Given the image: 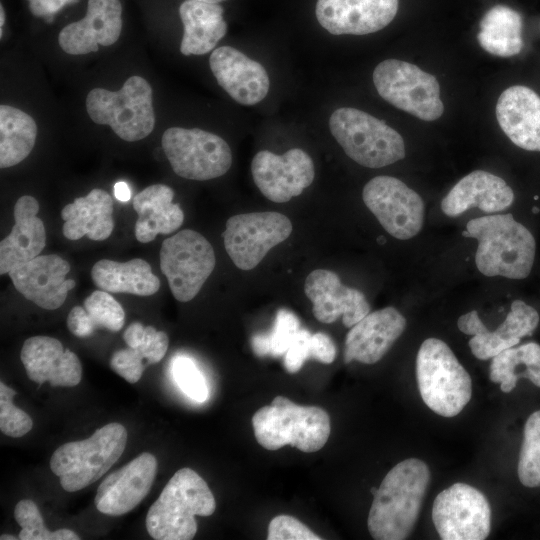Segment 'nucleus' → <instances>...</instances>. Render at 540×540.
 Here are the masks:
<instances>
[{"instance_id": "nucleus-32", "label": "nucleus", "mask_w": 540, "mask_h": 540, "mask_svg": "<svg viewBox=\"0 0 540 540\" xmlns=\"http://www.w3.org/2000/svg\"><path fill=\"white\" fill-rule=\"evenodd\" d=\"M521 31L520 14L508 6L496 5L482 17L477 39L480 46L490 54L510 57L523 48Z\"/></svg>"}, {"instance_id": "nucleus-26", "label": "nucleus", "mask_w": 540, "mask_h": 540, "mask_svg": "<svg viewBox=\"0 0 540 540\" xmlns=\"http://www.w3.org/2000/svg\"><path fill=\"white\" fill-rule=\"evenodd\" d=\"M513 201L514 193L502 178L476 170L454 185L441 201V209L449 217L459 216L472 207L494 213L507 209Z\"/></svg>"}, {"instance_id": "nucleus-44", "label": "nucleus", "mask_w": 540, "mask_h": 540, "mask_svg": "<svg viewBox=\"0 0 540 540\" xmlns=\"http://www.w3.org/2000/svg\"><path fill=\"white\" fill-rule=\"evenodd\" d=\"M336 357V347L333 340L325 333L312 334L310 342V358L324 364H330Z\"/></svg>"}, {"instance_id": "nucleus-10", "label": "nucleus", "mask_w": 540, "mask_h": 540, "mask_svg": "<svg viewBox=\"0 0 540 540\" xmlns=\"http://www.w3.org/2000/svg\"><path fill=\"white\" fill-rule=\"evenodd\" d=\"M162 148L173 171L190 180L220 177L232 164V153L227 142L216 134L198 128H168L162 135Z\"/></svg>"}, {"instance_id": "nucleus-27", "label": "nucleus", "mask_w": 540, "mask_h": 540, "mask_svg": "<svg viewBox=\"0 0 540 540\" xmlns=\"http://www.w3.org/2000/svg\"><path fill=\"white\" fill-rule=\"evenodd\" d=\"M36 198L24 195L14 206L15 223L11 232L0 243V274L39 256L45 247L46 234L42 220L37 216Z\"/></svg>"}, {"instance_id": "nucleus-33", "label": "nucleus", "mask_w": 540, "mask_h": 540, "mask_svg": "<svg viewBox=\"0 0 540 540\" xmlns=\"http://www.w3.org/2000/svg\"><path fill=\"white\" fill-rule=\"evenodd\" d=\"M36 137L37 125L30 115L12 106H0L1 168L23 161L32 151Z\"/></svg>"}, {"instance_id": "nucleus-23", "label": "nucleus", "mask_w": 540, "mask_h": 540, "mask_svg": "<svg viewBox=\"0 0 540 540\" xmlns=\"http://www.w3.org/2000/svg\"><path fill=\"white\" fill-rule=\"evenodd\" d=\"M405 317L394 307L369 312L346 335L344 361L364 364L378 362L401 336Z\"/></svg>"}, {"instance_id": "nucleus-19", "label": "nucleus", "mask_w": 540, "mask_h": 540, "mask_svg": "<svg viewBox=\"0 0 540 540\" xmlns=\"http://www.w3.org/2000/svg\"><path fill=\"white\" fill-rule=\"evenodd\" d=\"M156 472V457L141 453L101 482L94 500L97 510L111 516L130 512L149 493Z\"/></svg>"}, {"instance_id": "nucleus-41", "label": "nucleus", "mask_w": 540, "mask_h": 540, "mask_svg": "<svg viewBox=\"0 0 540 540\" xmlns=\"http://www.w3.org/2000/svg\"><path fill=\"white\" fill-rule=\"evenodd\" d=\"M172 374L179 388L189 398L197 402L207 399L208 388L205 378L191 359L176 358L172 364Z\"/></svg>"}, {"instance_id": "nucleus-12", "label": "nucleus", "mask_w": 540, "mask_h": 540, "mask_svg": "<svg viewBox=\"0 0 540 540\" xmlns=\"http://www.w3.org/2000/svg\"><path fill=\"white\" fill-rule=\"evenodd\" d=\"M293 230L290 219L279 212L237 214L226 222L222 233L226 252L241 270L255 268Z\"/></svg>"}, {"instance_id": "nucleus-20", "label": "nucleus", "mask_w": 540, "mask_h": 540, "mask_svg": "<svg viewBox=\"0 0 540 540\" xmlns=\"http://www.w3.org/2000/svg\"><path fill=\"white\" fill-rule=\"evenodd\" d=\"M398 5V0H317L315 15L333 35H365L391 23Z\"/></svg>"}, {"instance_id": "nucleus-43", "label": "nucleus", "mask_w": 540, "mask_h": 540, "mask_svg": "<svg viewBox=\"0 0 540 540\" xmlns=\"http://www.w3.org/2000/svg\"><path fill=\"white\" fill-rule=\"evenodd\" d=\"M312 334L300 328L292 343L284 354V366L287 372L297 373L304 362L310 358V342Z\"/></svg>"}, {"instance_id": "nucleus-8", "label": "nucleus", "mask_w": 540, "mask_h": 540, "mask_svg": "<svg viewBox=\"0 0 540 540\" xmlns=\"http://www.w3.org/2000/svg\"><path fill=\"white\" fill-rule=\"evenodd\" d=\"M152 88L141 76L129 77L118 91L91 90L86 110L97 124L108 125L121 139L129 142L147 137L154 129Z\"/></svg>"}, {"instance_id": "nucleus-45", "label": "nucleus", "mask_w": 540, "mask_h": 540, "mask_svg": "<svg viewBox=\"0 0 540 540\" xmlns=\"http://www.w3.org/2000/svg\"><path fill=\"white\" fill-rule=\"evenodd\" d=\"M69 331L80 338L88 337L96 330L90 316L83 306H75L67 316Z\"/></svg>"}, {"instance_id": "nucleus-5", "label": "nucleus", "mask_w": 540, "mask_h": 540, "mask_svg": "<svg viewBox=\"0 0 540 540\" xmlns=\"http://www.w3.org/2000/svg\"><path fill=\"white\" fill-rule=\"evenodd\" d=\"M416 378L423 402L444 417L458 415L472 396L469 373L442 340H424L416 357Z\"/></svg>"}, {"instance_id": "nucleus-36", "label": "nucleus", "mask_w": 540, "mask_h": 540, "mask_svg": "<svg viewBox=\"0 0 540 540\" xmlns=\"http://www.w3.org/2000/svg\"><path fill=\"white\" fill-rule=\"evenodd\" d=\"M299 329L298 317L288 309H279L273 328L268 333L256 334L252 337L253 352L259 357L284 355Z\"/></svg>"}, {"instance_id": "nucleus-14", "label": "nucleus", "mask_w": 540, "mask_h": 540, "mask_svg": "<svg viewBox=\"0 0 540 540\" xmlns=\"http://www.w3.org/2000/svg\"><path fill=\"white\" fill-rule=\"evenodd\" d=\"M362 198L382 227L393 237L416 236L424 222V203L414 190L391 176H377L363 188Z\"/></svg>"}, {"instance_id": "nucleus-16", "label": "nucleus", "mask_w": 540, "mask_h": 540, "mask_svg": "<svg viewBox=\"0 0 540 540\" xmlns=\"http://www.w3.org/2000/svg\"><path fill=\"white\" fill-rule=\"evenodd\" d=\"M538 323L535 308L522 300H514L505 320L494 331L486 328L475 310L460 316L457 326L464 334L473 336L469 341L472 354L487 360L519 344L521 338L534 332Z\"/></svg>"}, {"instance_id": "nucleus-9", "label": "nucleus", "mask_w": 540, "mask_h": 540, "mask_svg": "<svg viewBox=\"0 0 540 540\" xmlns=\"http://www.w3.org/2000/svg\"><path fill=\"white\" fill-rule=\"evenodd\" d=\"M379 95L394 107L424 121L438 119L444 111L437 79L411 63L387 59L374 69Z\"/></svg>"}, {"instance_id": "nucleus-30", "label": "nucleus", "mask_w": 540, "mask_h": 540, "mask_svg": "<svg viewBox=\"0 0 540 540\" xmlns=\"http://www.w3.org/2000/svg\"><path fill=\"white\" fill-rule=\"evenodd\" d=\"M219 4L186 0L179 7L184 26L180 44L183 55H203L212 51L225 36L227 23Z\"/></svg>"}, {"instance_id": "nucleus-47", "label": "nucleus", "mask_w": 540, "mask_h": 540, "mask_svg": "<svg viewBox=\"0 0 540 540\" xmlns=\"http://www.w3.org/2000/svg\"><path fill=\"white\" fill-rule=\"evenodd\" d=\"M145 335V327L140 322H133L123 333V339L129 347L140 345Z\"/></svg>"}, {"instance_id": "nucleus-46", "label": "nucleus", "mask_w": 540, "mask_h": 540, "mask_svg": "<svg viewBox=\"0 0 540 540\" xmlns=\"http://www.w3.org/2000/svg\"><path fill=\"white\" fill-rule=\"evenodd\" d=\"M29 9L34 16L46 17L49 20L65 5L78 0H28Z\"/></svg>"}, {"instance_id": "nucleus-42", "label": "nucleus", "mask_w": 540, "mask_h": 540, "mask_svg": "<svg viewBox=\"0 0 540 540\" xmlns=\"http://www.w3.org/2000/svg\"><path fill=\"white\" fill-rule=\"evenodd\" d=\"M268 540H320L309 527L290 515L274 517L268 526Z\"/></svg>"}, {"instance_id": "nucleus-7", "label": "nucleus", "mask_w": 540, "mask_h": 540, "mask_svg": "<svg viewBox=\"0 0 540 540\" xmlns=\"http://www.w3.org/2000/svg\"><path fill=\"white\" fill-rule=\"evenodd\" d=\"M329 128L346 155L362 166L380 168L405 157L402 136L362 110L336 109L330 116Z\"/></svg>"}, {"instance_id": "nucleus-2", "label": "nucleus", "mask_w": 540, "mask_h": 540, "mask_svg": "<svg viewBox=\"0 0 540 540\" xmlns=\"http://www.w3.org/2000/svg\"><path fill=\"white\" fill-rule=\"evenodd\" d=\"M466 230L478 241L475 263L485 276L526 278L533 267L536 242L532 233L511 214L471 219Z\"/></svg>"}, {"instance_id": "nucleus-17", "label": "nucleus", "mask_w": 540, "mask_h": 540, "mask_svg": "<svg viewBox=\"0 0 540 540\" xmlns=\"http://www.w3.org/2000/svg\"><path fill=\"white\" fill-rule=\"evenodd\" d=\"M69 263L56 254L39 255L12 269L8 274L14 287L26 299L46 310L63 305L76 285L67 279Z\"/></svg>"}, {"instance_id": "nucleus-34", "label": "nucleus", "mask_w": 540, "mask_h": 540, "mask_svg": "<svg viewBox=\"0 0 540 540\" xmlns=\"http://www.w3.org/2000/svg\"><path fill=\"white\" fill-rule=\"evenodd\" d=\"M489 378L500 389L511 392L518 379L527 378L540 388V345L529 342L511 347L492 358Z\"/></svg>"}, {"instance_id": "nucleus-18", "label": "nucleus", "mask_w": 540, "mask_h": 540, "mask_svg": "<svg viewBox=\"0 0 540 540\" xmlns=\"http://www.w3.org/2000/svg\"><path fill=\"white\" fill-rule=\"evenodd\" d=\"M304 291L313 303L314 317L322 323H333L342 317L344 326L351 328L370 312L364 294L344 285L336 273L327 269L309 273Z\"/></svg>"}, {"instance_id": "nucleus-4", "label": "nucleus", "mask_w": 540, "mask_h": 540, "mask_svg": "<svg viewBox=\"0 0 540 540\" xmlns=\"http://www.w3.org/2000/svg\"><path fill=\"white\" fill-rule=\"evenodd\" d=\"M257 442L267 450L285 445L302 452L320 450L327 442L331 424L328 413L317 406L297 405L284 396H277L252 416Z\"/></svg>"}, {"instance_id": "nucleus-24", "label": "nucleus", "mask_w": 540, "mask_h": 540, "mask_svg": "<svg viewBox=\"0 0 540 540\" xmlns=\"http://www.w3.org/2000/svg\"><path fill=\"white\" fill-rule=\"evenodd\" d=\"M20 359L33 382L42 384L48 381L53 387H72L81 381L82 365L78 356L64 349L56 338H28L22 346Z\"/></svg>"}, {"instance_id": "nucleus-3", "label": "nucleus", "mask_w": 540, "mask_h": 540, "mask_svg": "<svg viewBox=\"0 0 540 540\" xmlns=\"http://www.w3.org/2000/svg\"><path fill=\"white\" fill-rule=\"evenodd\" d=\"M215 509L206 481L194 470L182 468L149 508L146 529L156 540H190L197 532L195 516H210Z\"/></svg>"}, {"instance_id": "nucleus-28", "label": "nucleus", "mask_w": 540, "mask_h": 540, "mask_svg": "<svg viewBox=\"0 0 540 540\" xmlns=\"http://www.w3.org/2000/svg\"><path fill=\"white\" fill-rule=\"evenodd\" d=\"M113 200L103 189H92L86 196L67 204L61 211L62 231L69 240L86 235L94 241L107 239L113 229Z\"/></svg>"}, {"instance_id": "nucleus-15", "label": "nucleus", "mask_w": 540, "mask_h": 540, "mask_svg": "<svg viewBox=\"0 0 540 540\" xmlns=\"http://www.w3.org/2000/svg\"><path fill=\"white\" fill-rule=\"evenodd\" d=\"M251 172L260 192L276 203H285L300 195L315 177L311 157L299 148L282 155L259 151L252 159Z\"/></svg>"}, {"instance_id": "nucleus-50", "label": "nucleus", "mask_w": 540, "mask_h": 540, "mask_svg": "<svg viewBox=\"0 0 540 540\" xmlns=\"http://www.w3.org/2000/svg\"><path fill=\"white\" fill-rule=\"evenodd\" d=\"M0 539L1 540H16L17 538L14 537L13 535H4L3 534V535L0 536Z\"/></svg>"}, {"instance_id": "nucleus-31", "label": "nucleus", "mask_w": 540, "mask_h": 540, "mask_svg": "<svg viewBox=\"0 0 540 540\" xmlns=\"http://www.w3.org/2000/svg\"><path fill=\"white\" fill-rule=\"evenodd\" d=\"M91 278L100 290L109 293L150 296L160 288L159 278L149 263L140 258L127 262L99 260L91 269Z\"/></svg>"}, {"instance_id": "nucleus-39", "label": "nucleus", "mask_w": 540, "mask_h": 540, "mask_svg": "<svg viewBox=\"0 0 540 540\" xmlns=\"http://www.w3.org/2000/svg\"><path fill=\"white\" fill-rule=\"evenodd\" d=\"M83 307L97 328L111 332L119 331L125 322V312L121 304L104 290H96L85 298Z\"/></svg>"}, {"instance_id": "nucleus-22", "label": "nucleus", "mask_w": 540, "mask_h": 540, "mask_svg": "<svg viewBox=\"0 0 540 540\" xmlns=\"http://www.w3.org/2000/svg\"><path fill=\"white\" fill-rule=\"evenodd\" d=\"M218 84L237 103L255 105L263 100L270 86L265 68L231 46L215 49L209 60Z\"/></svg>"}, {"instance_id": "nucleus-11", "label": "nucleus", "mask_w": 540, "mask_h": 540, "mask_svg": "<svg viewBox=\"0 0 540 540\" xmlns=\"http://www.w3.org/2000/svg\"><path fill=\"white\" fill-rule=\"evenodd\" d=\"M215 263L212 245L194 230H181L162 243L160 267L172 295L180 302H188L199 293Z\"/></svg>"}, {"instance_id": "nucleus-37", "label": "nucleus", "mask_w": 540, "mask_h": 540, "mask_svg": "<svg viewBox=\"0 0 540 540\" xmlns=\"http://www.w3.org/2000/svg\"><path fill=\"white\" fill-rule=\"evenodd\" d=\"M517 473L524 486L540 487V410L533 412L525 423Z\"/></svg>"}, {"instance_id": "nucleus-49", "label": "nucleus", "mask_w": 540, "mask_h": 540, "mask_svg": "<svg viewBox=\"0 0 540 540\" xmlns=\"http://www.w3.org/2000/svg\"><path fill=\"white\" fill-rule=\"evenodd\" d=\"M4 22H5V12H4L3 5L1 4V5H0V36H1V37H2V35H3V25H4Z\"/></svg>"}, {"instance_id": "nucleus-1", "label": "nucleus", "mask_w": 540, "mask_h": 540, "mask_svg": "<svg viewBox=\"0 0 540 540\" xmlns=\"http://www.w3.org/2000/svg\"><path fill=\"white\" fill-rule=\"evenodd\" d=\"M430 482L425 462L408 458L396 464L373 494L367 527L376 540H403L412 532Z\"/></svg>"}, {"instance_id": "nucleus-40", "label": "nucleus", "mask_w": 540, "mask_h": 540, "mask_svg": "<svg viewBox=\"0 0 540 540\" xmlns=\"http://www.w3.org/2000/svg\"><path fill=\"white\" fill-rule=\"evenodd\" d=\"M16 391L0 382V430L3 434L19 438L33 427L31 417L13 404Z\"/></svg>"}, {"instance_id": "nucleus-48", "label": "nucleus", "mask_w": 540, "mask_h": 540, "mask_svg": "<svg viewBox=\"0 0 540 540\" xmlns=\"http://www.w3.org/2000/svg\"><path fill=\"white\" fill-rule=\"evenodd\" d=\"M115 197L122 202H126L131 198V191L127 183L120 181L114 186Z\"/></svg>"}, {"instance_id": "nucleus-35", "label": "nucleus", "mask_w": 540, "mask_h": 540, "mask_svg": "<svg viewBox=\"0 0 540 540\" xmlns=\"http://www.w3.org/2000/svg\"><path fill=\"white\" fill-rule=\"evenodd\" d=\"M169 338L163 331H157L153 326L145 327V335L139 346L115 351L110 359L112 370L133 384L140 380L148 365L158 363L167 352Z\"/></svg>"}, {"instance_id": "nucleus-51", "label": "nucleus", "mask_w": 540, "mask_h": 540, "mask_svg": "<svg viewBox=\"0 0 540 540\" xmlns=\"http://www.w3.org/2000/svg\"><path fill=\"white\" fill-rule=\"evenodd\" d=\"M194 1H200V2H207V3H214V4H219L223 1H227V0H194Z\"/></svg>"}, {"instance_id": "nucleus-38", "label": "nucleus", "mask_w": 540, "mask_h": 540, "mask_svg": "<svg viewBox=\"0 0 540 540\" xmlns=\"http://www.w3.org/2000/svg\"><path fill=\"white\" fill-rule=\"evenodd\" d=\"M14 517L22 530L20 540H79L80 537L70 529L49 531L36 505L30 499L20 500L14 509Z\"/></svg>"}, {"instance_id": "nucleus-13", "label": "nucleus", "mask_w": 540, "mask_h": 540, "mask_svg": "<svg viewBox=\"0 0 540 540\" xmlns=\"http://www.w3.org/2000/svg\"><path fill=\"white\" fill-rule=\"evenodd\" d=\"M432 520L443 540H483L490 533L491 508L479 490L458 482L436 496Z\"/></svg>"}, {"instance_id": "nucleus-6", "label": "nucleus", "mask_w": 540, "mask_h": 540, "mask_svg": "<svg viewBox=\"0 0 540 540\" xmlns=\"http://www.w3.org/2000/svg\"><path fill=\"white\" fill-rule=\"evenodd\" d=\"M126 442L127 431L122 424H106L85 440L58 447L51 456L50 469L64 490H81L111 468L124 452Z\"/></svg>"}, {"instance_id": "nucleus-21", "label": "nucleus", "mask_w": 540, "mask_h": 540, "mask_svg": "<svg viewBox=\"0 0 540 540\" xmlns=\"http://www.w3.org/2000/svg\"><path fill=\"white\" fill-rule=\"evenodd\" d=\"M122 5L119 0H88L84 18L66 25L59 33L62 50L71 55L98 51L114 44L122 30Z\"/></svg>"}, {"instance_id": "nucleus-29", "label": "nucleus", "mask_w": 540, "mask_h": 540, "mask_svg": "<svg viewBox=\"0 0 540 540\" xmlns=\"http://www.w3.org/2000/svg\"><path fill=\"white\" fill-rule=\"evenodd\" d=\"M174 192L164 184L148 186L133 198L138 214L135 237L141 243L151 242L158 234H170L180 228L184 213L172 202Z\"/></svg>"}, {"instance_id": "nucleus-25", "label": "nucleus", "mask_w": 540, "mask_h": 540, "mask_svg": "<svg viewBox=\"0 0 540 540\" xmlns=\"http://www.w3.org/2000/svg\"><path fill=\"white\" fill-rule=\"evenodd\" d=\"M496 118L516 146L540 151V97L535 91L523 85L504 90L496 104Z\"/></svg>"}]
</instances>
